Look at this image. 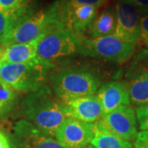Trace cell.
Returning <instances> with one entry per match:
<instances>
[{
    "label": "cell",
    "mask_w": 148,
    "mask_h": 148,
    "mask_svg": "<svg viewBox=\"0 0 148 148\" xmlns=\"http://www.w3.org/2000/svg\"><path fill=\"white\" fill-rule=\"evenodd\" d=\"M100 85L92 73L76 67L62 69L52 78L53 93L64 103L95 95Z\"/></svg>",
    "instance_id": "cell-5"
},
{
    "label": "cell",
    "mask_w": 148,
    "mask_h": 148,
    "mask_svg": "<svg viewBox=\"0 0 148 148\" xmlns=\"http://www.w3.org/2000/svg\"><path fill=\"white\" fill-rule=\"evenodd\" d=\"M59 1L66 27L79 36L88 32L98 15L99 8L92 5L71 6Z\"/></svg>",
    "instance_id": "cell-11"
},
{
    "label": "cell",
    "mask_w": 148,
    "mask_h": 148,
    "mask_svg": "<svg viewBox=\"0 0 148 148\" xmlns=\"http://www.w3.org/2000/svg\"><path fill=\"white\" fill-rule=\"evenodd\" d=\"M95 95L101 103L105 114L119 106L130 104L129 91L125 82L113 81L107 82L99 87Z\"/></svg>",
    "instance_id": "cell-13"
},
{
    "label": "cell",
    "mask_w": 148,
    "mask_h": 148,
    "mask_svg": "<svg viewBox=\"0 0 148 148\" xmlns=\"http://www.w3.org/2000/svg\"><path fill=\"white\" fill-rule=\"evenodd\" d=\"M130 103L138 106L148 103V49L138 53L126 72Z\"/></svg>",
    "instance_id": "cell-9"
},
{
    "label": "cell",
    "mask_w": 148,
    "mask_h": 148,
    "mask_svg": "<svg viewBox=\"0 0 148 148\" xmlns=\"http://www.w3.org/2000/svg\"><path fill=\"white\" fill-rule=\"evenodd\" d=\"M135 45L125 42L114 35L99 37H82L79 53L115 64H124L132 58Z\"/></svg>",
    "instance_id": "cell-6"
},
{
    "label": "cell",
    "mask_w": 148,
    "mask_h": 148,
    "mask_svg": "<svg viewBox=\"0 0 148 148\" xmlns=\"http://www.w3.org/2000/svg\"><path fill=\"white\" fill-rule=\"evenodd\" d=\"M135 114L140 130L148 131V103L137 107Z\"/></svg>",
    "instance_id": "cell-20"
},
{
    "label": "cell",
    "mask_w": 148,
    "mask_h": 148,
    "mask_svg": "<svg viewBox=\"0 0 148 148\" xmlns=\"http://www.w3.org/2000/svg\"><path fill=\"white\" fill-rule=\"evenodd\" d=\"M3 49L2 48L0 47V63H1V60H2V58H3Z\"/></svg>",
    "instance_id": "cell-26"
},
{
    "label": "cell",
    "mask_w": 148,
    "mask_h": 148,
    "mask_svg": "<svg viewBox=\"0 0 148 148\" xmlns=\"http://www.w3.org/2000/svg\"><path fill=\"white\" fill-rule=\"evenodd\" d=\"M133 148H148V131L138 132L135 138Z\"/></svg>",
    "instance_id": "cell-23"
},
{
    "label": "cell",
    "mask_w": 148,
    "mask_h": 148,
    "mask_svg": "<svg viewBox=\"0 0 148 148\" xmlns=\"http://www.w3.org/2000/svg\"><path fill=\"white\" fill-rule=\"evenodd\" d=\"M53 22L59 21V3L56 0L46 9L28 12L6 32L0 39V45L10 46L36 40Z\"/></svg>",
    "instance_id": "cell-2"
},
{
    "label": "cell",
    "mask_w": 148,
    "mask_h": 148,
    "mask_svg": "<svg viewBox=\"0 0 148 148\" xmlns=\"http://www.w3.org/2000/svg\"><path fill=\"white\" fill-rule=\"evenodd\" d=\"M54 64L36 58L21 64H0V80L13 90L31 93L45 86L49 70Z\"/></svg>",
    "instance_id": "cell-4"
},
{
    "label": "cell",
    "mask_w": 148,
    "mask_h": 148,
    "mask_svg": "<svg viewBox=\"0 0 148 148\" xmlns=\"http://www.w3.org/2000/svg\"><path fill=\"white\" fill-rule=\"evenodd\" d=\"M138 7L143 15L148 13V0H127Z\"/></svg>",
    "instance_id": "cell-24"
},
{
    "label": "cell",
    "mask_w": 148,
    "mask_h": 148,
    "mask_svg": "<svg viewBox=\"0 0 148 148\" xmlns=\"http://www.w3.org/2000/svg\"><path fill=\"white\" fill-rule=\"evenodd\" d=\"M94 136L91 140V145L95 148H133L132 143L110 132L102 131L95 127L93 123Z\"/></svg>",
    "instance_id": "cell-17"
},
{
    "label": "cell",
    "mask_w": 148,
    "mask_h": 148,
    "mask_svg": "<svg viewBox=\"0 0 148 148\" xmlns=\"http://www.w3.org/2000/svg\"><path fill=\"white\" fill-rule=\"evenodd\" d=\"M83 148H95V147H93L92 145H87L86 147H83Z\"/></svg>",
    "instance_id": "cell-27"
},
{
    "label": "cell",
    "mask_w": 148,
    "mask_h": 148,
    "mask_svg": "<svg viewBox=\"0 0 148 148\" xmlns=\"http://www.w3.org/2000/svg\"><path fill=\"white\" fill-rule=\"evenodd\" d=\"M16 98L14 90L0 80V117L5 116L10 113L14 106Z\"/></svg>",
    "instance_id": "cell-18"
},
{
    "label": "cell",
    "mask_w": 148,
    "mask_h": 148,
    "mask_svg": "<svg viewBox=\"0 0 148 148\" xmlns=\"http://www.w3.org/2000/svg\"><path fill=\"white\" fill-rule=\"evenodd\" d=\"M64 108L67 117L88 123L100 121L105 115L103 108L95 95L65 102Z\"/></svg>",
    "instance_id": "cell-12"
},
{
    "label": "cell",
    "mask_w": 148,
    "mask_h": 148,
    "mask_svg": "<svg viewBox=\"0 0 148 148\" xmlns=\"http://www.w3.org/2000/svg\"><path fill=\"white\" fill-rule=\"evenodd\" d=\"M94 124L102 131L110 132L127 142L133 141L138 135L135 111L127 106H119L106 114L100 121Z\"/></svg>",
    "instance_id": "cell-7"
},
{
    "label": "cell",
    "mask_w": 148,
    "mask_h": 148,
    "mask_svg": "<svg viewBox=\"0 0 148 148\" xmlns=\"http://www.w3.org/2000/svg\"><path fill=\"white\" fill-rule=\"evenodd\" d=\"M38 39L32 42L15 44L8 46L3 51V58L0 64H21L32 61L33 59L36 58Z\"/></svg>",
    "instance_id": "cell-15"
},
{
    "label": "cell",
    "mask_w": 148,
    "mask_h": 148,
    "mask_svg": "<svg viewBox=\"0 0 148 148\" xmlns=\"http://www.w3.org/2000/svg\"><path fill=\"white\" fill-rule=\"evenodd\" d=\"M0 148H10L8 138L1 132H0Z\"/></svg>",
    "instance_id": "cell-25"
},
{
    "label": "cell",
    "mask_w": 148,
    "mask_h": 148,
    "mask_svg": "<svg viewBox=\"0 0 148 148\" xmlns=\"http://www.w3.org/2000/svg\"><path fill=\"white\" fill-rule=\"evenodd\" d=\"M82 36H79L61 23L53 22L38 39L36 57L53 64L55 61L79 53Z\"/></svg>",
    "instance_id": "cell-3"
},
{
    "label": "cell",
    "mask_w": 148,
    "mask_h": 148,
    "mask_svg": "<svg viewBox=\"0 0 148 148\" xmlns=\"http://www.w3.org/2000/svg\"><path fill=\"white\" fill-rule=\"evenodd\" d=\"M115 28V10L112 8H106L99 15H97L88 33L90 38H99L114 35Z\"/></svg>",
    "instance_id": "cell-16"
},
{
    "label": "cell",
    "mask_w": 148,
    "mask_h": 148,
    "mask_svg": "<svg viewBox=\"0 0 148 148\" xmlns=\"http://www.w3.org/2000/svg\"><path fill=\"white\" fill-rule=\"evenodd\" d=\"M116 28L114 33L125 42L136 45L141 41L142 12L127 0H116L114 5Z\"/></svg>",
    "instance_id": "cell-8"
},
{
    "label": "cell",
    "mask_w": 148,
    "mask_h": 148,
    "mask_svg": "<svg viewBox=\"0 0 148 148\" xmlns=\"http://www.w3.org/2000/svg\"><path fill=\"white\" fill-rule=\"evenodd\" d=\"M31 1L32 0H0V9L25 15L31 12Z\"/></svg>",
    "instance_id": "cell-19"
},
{
    "label": "cell",
    "mask_w": 148,
    "mask_h": 148,
    "mask_svg": "<svg viewBox=\"0 0 148 148\" xmlns=\"http://www.w3.org/2000/svg\"><path fill=\"white\" fill-rule=\"evenodd\" d=\"M93 136V123L67 117L54 137L64 148H83L89 145Z\"/></svg>",
    "instance_id": "cell-10"
},
{
    "label": "cell",
    "mask_w": 148,
    "mask_h": 148,
    "mask_svg": "<svg viewBox=\"0 0 148 148\" xmlns=\"http://www.w3.org/2000/svg\"><path fill=\"white\" fill-rule=\"evenodd\" d=\"M16 134L23 148H64L57 140L42 133L27 120L16 123Z\"/></svg>",
    "instance_id": "cell-14"
},
{
    "label": "cell",
    "mask_w": 148,
    "mask_h": 148,
    "mask_svg": "<svg viewBox=\"0 0 148 148\" xmlns=\"http://www.w3.org/2000/svg\"><path fill=\"white\" fill-rule=\"evenodd\" d=\"M21 110L27 121L52 138L67 118L63 101L46 85L28 93L22 101Z\"/></svg>",
    "instance_id": "cell-1"
},
{
    "label": "cell",
    "mask_w": 148,
    "mask_h": 148,
    "mask_svg": "<svg viewBox=\"0 0 148 148\" xmlns=\"http://www.w3.org/2000/svg\"><path fill=\"white\" fill-rule=\"evenodd\" d=\"M62 1L71 6L92 5L97 8L105 5L108 2V0H62Z\"/></svg>",
    "instance_id": "cell-21"
},
{
    "label": "cell",
    "mask_w": 148,
    "mask_h": 148,
    "mask_svg": "<svg viewBox=\"0 0 148 148\" xmlns=\"http://www.w3.org/2000/svg\"><path fill=\"white\" fill-rule=\"evenodd\" d=\"M141 41L148 49V13L141 19Z\"/></svg>",
    "instance_id": "cell-22"
}]
</instances>
